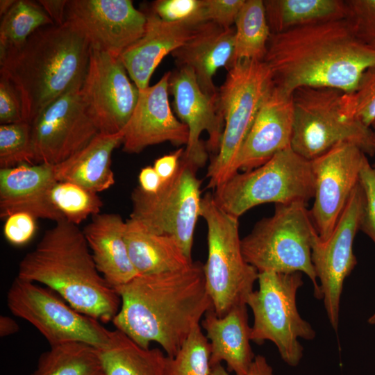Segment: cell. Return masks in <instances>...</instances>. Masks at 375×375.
Wrapping results in <instances>:
<instances>
[{
  "instance_id": "cell-1",
  "label": "cell",
  "mask_w": 375,
  "mask_h": 375,
  "mask_svg": "<svg viewBox=\"0 0 375 375\" xmlns=\"http://www.w3.org/2000/svg\"><path fill=\"white\" fill-rule=\"evenodd\" d=\"M263 61L288 93L319 87L351 94L375 65V48L357 38L345 18L335 19L272 33Z\"/></svg>"
},
{
  "instance_id": "cell-2",
  "label": "cell",
  "mask_w": 375,
  "mask_h": 375,
  "mask_svg": "<svg viewBox=\"0 0 375 375\" xmlns=\"http://www.w3.org/2000/svg\"><path fill=\"white\" fill-rule=\"evenodd\" d=\"M115 290L121 300L112 321L116 329L143 348L159 344L169 357L212 306L199 262L177 271L139 274Z\"/></svg>"
},
{
  "instance_id": "cell-3",
  "label": "cell",
  "mask_w": 375,
  "mask_h": 375,
  "mask_svg": "<svg viewBox=\"0 0 375 375\" xmlns=\"http://www.w3.org/2000/svg\"><path fill=\"white\" fill-rule=\"evenodd\" d=\"M17 276L42 283L78 312L112 322L121 300L98 271L83 231L65 220L47 230L19 264Z\"/></svg>"
},
{
  "instance_id": "cell-4",
  "label": "cell",
  "mask_w": 375,
  "mask_h": 375,
  "mask_svg": "<svg viewBox=\"0 0 375 375\" xmlns=\"http://www.w3.org/2000/svg\"><path fill=\"white\" fill-rule=\"evenodd\" d=\"M91 50L83 32L66 20L38 29L19 49L0 58V69L22 92L26 122L61 96L81 90Z\"/></svg>"
},
{
  "instance_id": "cell-5",
  "label": "cell",
  "mask_w": 375,
  "mask_h": 375,
  "mask_svg": "<svg viewBox=\"0 0 375 375\" xmlns=\"http://www.w3.org/2000/svg\"><path fill=\"white\" fill-rule=\"evenodd\" d=\"M316 232L307 203L276 204L272 216L258 221L241 239L242 254L258 273L305 274L312 283L315 297L322 299L311 259Z\"/></svg>"
},
{
  "instance_id": "cell-6",
  "label": "cell",
  "mask_w": 375,
  "mask_h": 375,
  "mask_svg": "<svg viewBox=\"0 0 375 375\" xmlns=\"http://www.w3.org/2000/svg\"><path fill=\"white\" fill-rule=\"evenodd\" d=\"M227 71L217 100L224 128L206 174L208 188L213 190L237 173L240 150L263 99L274 85L272 72L264 61L237 60Z\"/></svg>"
},
{
  "instance_id": "cell-7",
  "label": "cell",
  "mask_w": 375,
  "mask_h": 375,
  "mask_svg": "<svg viewBox=\"0 0 375 375\" xmlns=\"http://www.w3.org/2000/svg\"><path fill=\"white\" fill-rule=\"evenodd\" d=\"M200 217L207 226L208 257L203 265L206 286L215 312L222 317L233 308L247 304L258 272L243 256L238 218L220 208L212 194L202 197Z\"/></svg>"
},
{
  "instance_id": "cell-8",
  "label": "cell",
  "mask_w": 375,
  "mask_h": 375,
  "mask_svg": "<svg viewBox=\"0 0 375 375\" xmlns=\"http://www.w3.org/2000/svg\"><path fill=\"white\" fill-rule=\"evenodd\" d=\"M344 92L331 88L301 87L292 93L294 124L290 147L310 161L341 142L375 154L374 132L349 115Z\"/></svg>"
},
{
  "instance_id": "cell-9",
  "label": "cell",
  "mask_w": 375,
  "mask_h": 375,
  "mask_svg": "<svg viewBox=\"0 0 375 375\" xmlns=\"http://www.w3.org/2000/svg\"><path fill=\"white\" fill-rule=\"evenodd\" d=\"M314 195L311 161L291 147L253 169L237 172L212 193L217 205L238 218L258 205L307 203Z\"/></svg>"
},
{
  "instance_id": "cell-10",
  "label": "cell",
  "mask_w": 375,
  "mask_h": 375,
  "mask_svg": "<svg viewBox=\"0 0 375 375\" xmlns=\"http://www.w3.org/2000/svg\"><path fill=\"white\" fill-rule=\"evenodd\" d=\"M302 273H258V289L247 300L253 322L251 340L257 344L271 341L282 360L296 367L303 357L299 338L313 340L316 332L299 314L297 294L303 285Z\"/></svg>"
},
{
  "instance_id": "cell-11",
  "label": "cell",
  "mask_w": 375,
  "mask_h": 375,
  "mask_svg": "<svg viewBox=\"0 0 375 375\" xmlns=\"http://www.w3.org/2000/svg\"><path fill=\"white\" fill-rule=\"evenodd\" d=\"M197 169L181 158L175 174L158 192L147 193L138 186L131 195L129 218L151 232L172 237L191 259L202 199Z\"/></svg>"
},
{
  "instance_id": "cell-12",
  "label": "cell",
  "mask_w": 375,
  "mask_h": 375,
  "mask_svg": "<svg viewBox=\"0 0 375 375\" xmlns=\"http://www.w3.org/2000/svg\"><path fill=\"white\" fill-rule=\"evenodd\" d=\"M62 299L51 289L18 276L7 293V306L10 312L32 324L50 346L81 342L97 349L104 347L112 331Z\"/></svg>"
},
{
  "instance_id": "cell-13",
  "label": "cell",
  "mask_w": 375,
  "mask_h": 375,
  "mask_svg": "<svg viewBox=\"0 0 375 375\" xmlns=\"http://www.w3.org/2000/svg\"><path fill=\"white\" fill-rule=\"evenodd\" d=\"M363 207L364 195L358 183L329 238L322 240L316 232L312 239V262L327 317L335 331L339 326L344 282L357 263L353 244L360 227Z\"/></svg>"
},
{
  "instance_id": "cell-14",
  "label": "cell",
  "mask_w": 375,
  "mask_h": 375,
  "mask_svg": "<svg viewBox=\"0 0 375 375\" xmlns=\"http://www.w3.org/2000/svg\"><path fill=\"white\" fill-rule=\"evenodd\" d=\"M127 74L119 57L92 48L79 92L99 133L123 131L134 111L140 90Z\"/></svg>"
},
{
  "instance_id": "cell-15",
  "label": "cell",
  "mask_w": 375,
  "mask_h": 375,
  "mask_svg": "<svg viewBox=\"0 0 375 375\" xmlns=\"http://www.w3.org/2000/svg\"><path fill=\"white\" fill-rule=\"evenodd\" d=\"M79 91L73 90L54 100L30 123L37 164L61 163L99 133Z\"/></svg>"
},
{
  "instance_id": "cell-16",
  "label": "cell",
  "mask_w": 375,
  "mask_h": 375,
  "mask_svg": "<svg viewBox=\"0 0 375 375\" xmlns=\"http://www.w3.org/2000/svg\"><path fill=\"white\" fill-rule=\"evenodd\" d=\"M366 157L358 145L344 142L311 160L315 195L310 212L322 240H326L332 233L358 184Z\"/></svg>"
},
{
  "instance_id": "cell-17",
  "label": "cell",
  "mask_w": 375,
  "mask_h": 375,
  "mask_svg": "<svg viewBox=\"0 0 375 375\" xmlns=\"http://www.w3.org/2000/svg\"><path fill=\"white\" fill-rule=\"evenodd\" d=\"M169 91L177 115L188 128L182 158L197 169L202 167L208 159L206 149L217 153L224 128L217 99L202 91L194 72L188 67L171 72Z\"/></svg>"
},
{
  "instance_id": "cell-18",
  "label": "cell",
  "mask_w": 375,
  "mask_h": 375,
  "mask_svg": "<svg viewBox=\"0 0 375 375\" xmlns=\"http://www.w3.org/2000/svg\"><path fill=\"white\" fill-rule=\"evenodd\" d=\"M66 20L83 32L92 48L119 57L144 33L147 15L131 0H69Z\"/></svg>"
},
{
  "instance_id": "cell-19",
  "label": "cell",
  "mask_w": 375,
  "mask_h": 375,
  "mask_svg": "<svg viewBox=\"0 0 375 375\" xmlns=\"http://www.w3.org/2000/svg\"><path fill=\"white\" fill-rule=\"evenodd\" d=\"M170 75L167 72L153 85L139 90L136 106L123 131L124 152L139 153L147 147L165 142L187 144L188 126L174 116L169 105Z\"/></svg>"
},
{
  "instance_id": "cell-20",
  "label": "cell",
  "mask_w": 375,
  "mask_h": 375,
  "mask_svg": "<svg viewBox=\"0 0 375 375\" xmlns=\"http://www.w3.org/2000/svg\"><path fill=\"white\" fill-rule=\"evenodd\" d=\"M293 124L292 94L274 84L263 99L240 150L236 172L253 169L290 147Z\"/></svg>"
},
{
  "instance_id": "cell-21",
  "label": "cell",
  "mask_w": 375,
  "mask_h": 375,
  "mask_svg": "<svg viewBox=\"0 0 375 375\" xmlns=\"http://www.w3.org/2000/svg\"><path fill=\"white\" fill-rule=\"evenodd\" d=\"M57 181L55 166L24 164L0 169V217L24 212L36 219L64 220L53 207L50 192Z\"/></svg>"
},
{
  "instance_id": "cell-22",
  "label": "cell",
  "mask_w": 375,
  "mask_h": 375,
  "mask_svg": "<svg viewBox=\"0 0 375 375\" xmlns=\"http://www.w3.org/2000/svg\"><path fill=\"white\" fill-rule=\"evenodd\" d=\"M145 13L144 33L119 56L128 74L139 90L149 86L151 75L167 55L194 38L209 22L201 24L166 22L151 10Z\"/></svg>"
},
{
  "instance_id": "cell-23",
  "label": "cell",
  "mask_w": 375,
  "mask_h": 375,
  "mask_svg": "<svg viewBox=\"0 0 375 375\" xmlns=\"http://www.w3.org/2000/svg\"><path fill=\"white\" fill-rule=\"evenodd\" d=\"M235 28L209 22L194 38L172 53L177 67L192 69L202 91L217 99L213 76L221 67L233 65Z\"/></svg>"
},
{
  "instance_id": "cell-24",
  "label": "cell",
  "mask_w": 375,
  "mask_h": 375,
  "mask_svg": "<svg viewBox=\"0 0 375 375\" xmlns=\"http://www.w3.org/2000/svg\"><path fill=\"white\" fill-rule=\"evenodd\" d=\"M201 326L210 340L211 367L224 361L228 372L247 375L256 356L250 344L247 304L233 308L222 317L216 315L212 306Z\"/></svg>"
},
{
  "instance_id": "cell-25",
  "label": "cell",
  "mask_w": 375,
  "mask_h": 375,
  "mask_svg": "<svg viewBox=\"0 0 375 375\" xmlns=\"http://www.w3.org/2000/svg\"><path fill=\"white\" fill-rule=\"evenodd\" d=\"M125 228L119 215L99 213L83 230L98 271L114 289L139 275L130 258Z\"/></svg>"
},
{
  "instance_id": "cell-26",
  "label": "cell",
  "mask_w": 375,
  "mask_h": 375,
  "mask_svg": "<svg viewBox=\"0 0 375 375\" xmlns=\"http://www.w3.org/2000/svg\"><path fill=\"white\" fill-rule=\"evenodd\" d=\"M123 139V131L113 135L99 133L83 149L54 165L56 180L77 184L97 194L109 189L115 182L111 156Z\"/></svg>"
},
{
  "instance_id": "cell-27",
  "label": "cell",
  "mask_w": 375,
  "mask_h": 375,
  "mask_svg": "<svg viewBox=\"0 0 375 375\" xmlns=\"http://www.w3.org/2000/svg\"><path fill=\"white\" fill-rule=\"evenodd\" d=\"M124 238L139 274L177 271L193 263L174 238L151 232L130 218L126 221Z\"/></svg>"
},
{
  "instance_id": "cell-28",
  "label": "cell",
  "mask_w": 375,
  "mask_h": 375,
  "mask_svg": "<svg viewBox=\"0 0 375 375\" xmlns=\"http://www.w3.org/2000/svg\"><path fill=\"white\" fill-rule=\"evenodd\" d=\"M98 349L104 375H165L167 356L162 351L143 348L117 329Z\"/></svg>"
},
{
  "instance_id": "cell-29",
  "label": "cell",
  "mask_w": 375,
  "mask_h": 375,
  "mask_svg": "<svg viewBox=\"0 0 375 375\" xmlns=\"http://www.w3.org/2000/svg\"><path fill=\"white\" fill-rule=\"evenodd\" d=\"M267 20L272 33L335 19L345 18L342 0H266Z\"/></svg>"
},
{
  "instance_id": "cell-30",
  "label": "cell",
  "mask_w": 375,
  "mask_h": 375,
  "mask_svg": "<svg viewBox=\"0 0 375 375\" xmlns=\"http://www.w3.org/2000/svg\"><path fill=\"white\" fill-rule=\"evenodd\" d=\"M31 375H104L99 349L81 342L50 346Z\"/></svg>"
},
{
  "instance_id": "cell-31",
  "label": "cell",
  "mask_w": 375,
  "mask_h": 375,
  "mask_svg": "<svg viewBox=\"0 0 375 375\" xmlns=\"http://www.w3.org/2000/svg\"><path fill=\"white\" fill-rule=\"evenodd\" d=\"M235 26L234 62L240 60L263 61L272 34L264 1L245 0Z\"/></svg>"
},
{
  "instance_id": "cell-32",
  "label": "cell",
  "mask_w": 375,
  "mask_h": 375,
  "mask_svg": "<svg viewBox=\"0 0 375 375\" xmlns=\"http://www.w3.org/2000/svg\"><path fill=\"white\" fill-rule=\"evenodd\" d=\"M0 58L19 49L38 29L54 22L37 1L17 0L1 16Z\"/></svg>"
},
{
  "instance_id": "cell-33",
  "label": "cell",
  "mask_w": 375,
  "mask_h": 375,
  "mask_svg": "<svg viewBox=\"0 0 375 375\" xmlns=\"http://www.w3.org/2000/svg\"><path fill=\"white\" fill-rule=\"evenodd\" d=\"M50 198L62 219L77 226L88 217L99 214L103 206L97 193L70 182L57 181Z\"/></svg>"
},
{
  "instance_id": "cell-34",
  "label": "cell",
  "mask_w": 375,
  "mask_h": 375,
  "mask_svg": "<svg viewBox=\"0 0 375 375\" xmlns=\"http://www.w3.org/2000/svg\"><path fill=\"white\" fill-rule=\"evenodd\" d=\"M211 369L210 342L198 324L176 354L167 356L165 375H210Z\"/></svg>"
},
{
  "instance_id": "cell-35",
  "label": "cell",
  "mask_w": 375,
  "mask_h": 375,
  "mask_svg": "<svg viewBox=\"0 0 375 375\" xmlns=\"http://www.w3.org/2000/svg\"><path fill=\"white\" fill-rule=\"evenodd\" d=\"M24 164H37L30 123L1 124L0 169Z\"/></svg>"
},
{
  "instance_id": "cell-36",
  "label": "cell",
  "mask_w": 375,
  "mask_h": 375,
  "mask_svg": "<svg viewBox=\"0 0 375 375\" xmlns=\"http://www.w3.org/2000/svg\"><path fill=\"white\" fill-rule=\"evenodd\" d=\"M344 99L349 115L372 128L375 122V65L363 72L353 93L344 92Z\"/></svg>"
},
{
  "instance_id": "cell-37",
  "label": "cell",
  "mask_w": 375,
  "mask_h": 375,
  "mask_svg": "<svg viewBox=\"0 0 375 375\" xmlns=\"http://www.w3.org/2000/svg\"><path fill=\"white\" fill-rule=\"evenodd\" d=\"M166 22L201 24L206 18V0H157L151 10Z\"/></svg>"
},
{
  "instance_id": "cell-38",
  "label": "cell",
  "mask_w": 375,
  "mask_h": 375,
  "mask_svg": "<svg viewBox=\"0 0 375 375\" xmlns=\"http://www.w3.org/2000/svg\"><path fill=\"white\" fill-rule=\"evenodd\" d=\"M346 17L355 35L375 48V0H346Z\"/></svg>"
},
{
  "instance_id": "cell-39",
  "label": "cell",
  "mask_w": 375,
  "mask_h": 375,
  "mask_svg": "<svg viewBox=\"0 0 375 375\" xmlns=\"http://www.w3.org/2000/svg\"><path fill=\"white\" fill-rule=\"evenodd\" d=\"M22 122H26L22 92L8 72L0 69V123Z\"/></svg>"
},
{
  "instance_id": "cell-40",
  "label": "cell",
  "mask_w": 375,
  "mask_h": 375,
  "mask_svg": "<svg viewBox=\"0 0 375 375\" xmlns=\"http://www.w3.org/2000/svg\"><path fill=\"white\" fill-rule=\"evenodd\" d=\"M359 184L364 195V207L360 229L375 244V164L372 165L367 157L360 169Z\"/></svg>"
},
{
  "instance_id": "cell-41",
  "label": "cell",
  "mask_w": 375,
  "mask_h": 375,
  "mask_svg": "<svg viewBox=\"0 0 375 375\" xmlns=\"http://www.w3.org/2000/svg\"><path fill=\"white\" fill-rule=\"evenodd\" d=\"M36 219L31 214L24 212L10 215L6 219L3 228L6 240L15 246L27 244L36 231Z\"/></svg>"
},
{
  "instance_id": "cell-42",
  "label": "cell",
  "mask_w": 375,
  "mask_h": 375,
  "mask_svg": "<svg viewBox=\"0 0 375 375\" xmlns=\"http://www.w3.org/2000/svg\"><path fill=\"white\" fill-rule=\"evenodd\" d=\"M244 1L206 0V20L224 28L233 27Z\"/></svg>"
},
{
  "instance_id": "cell-43",
  "label": "cell",
  "mask_w": 375,
  "mask_h": 375,
  "mask_svg": "<svg viewBox=\"0 0 375 375\" xmlns=\"http://www.w3.org/2000/svg\"><path fill=\"white\" fill-rule=\"evenodd\" d=\"M184 151L185 148H179L175 151L164 155L155 160L153 167L162 183L168 181L175 174Z\"/></svg>"
},
{
  "instance_id": "cell-44",
  "label": "cell",
  "mask_w": 375,
  "mask_h": 375,
  "mask_svg": "<svg viewBox=\"0 0 375 375\" xmlns=\"http://www.w3.org/2000/svg\"><path fill=\"white\" fill-rule=\"evenodd\" d=\"M210 375H231L222 364L212 367ZM247 375H274L273 369L266 358L257 355L251 365Z\"/></svg>"
},
{
  "instance_id": "cell-45",
  "label": "cell",
  "mask_w": 375,
  "mask_h": 375,
  "mask_svg": "<svg viewBox=\"0 0 375 375\" xmlns=\"http://www.w3.org/2000/svg\"><path fill=\"white\" fill-rule=\"evenodd\" d=\"M139 187L145 192L155 193L159 190L162 182L153 166L143 167L138 175Z\"/></svg>"
},
{
  "instance_id": "cell-46",
  "label": "cell",
  "mask_w": 375,
  "mask_h": 375,
  "mask_svg": "<svg viewBox=\"0 0 375 375\" xmlns=\"http://www.w3.org/2000/svg\"><path fill=\"white\" fill-rule=\"evenodd\" d=\"M67 0H39L38 2L44 8L55 24L62 25L66 21Z\"/></svg>"
},
{
  "instance_id": "cell-47",
  "label": "cell",
  "mask_w": 375,
  "mask_h": 375,
  "mask_svg": "<svg viewBox=\"0 0 375 375\" xmlns=\"http://www.w3.org/2000/svg\"><path fill=\"white\" fill-rule=\"evenodd\" d=\"M19 329L17 323L10 317L1 315L0 317V335L6 337L16 333Z\"/></svg>"
},
{
  "instance_id": "cell-48",
  "label": "cell",
  "mask_w": 375,
  "mask_h": 375,
  "mask_svg": "<svg viewBox=\"0 0 375 375\" xmlns=\"http://www.w3.org/2000/svg\"><path fill=\"white\" fill-rule=\"evenodd\" d=\"M15 0H1L0 1V14L3 16L14 5Z\"/></svg>"
},
{
  "instance_id": "cell-49",
  "label": "cell",
  "mask_w": 375,
  "mask_h": 375,
  "mask_svg": "<svg viewBox=\"0 0 375 375\" xmlns=\"http://www.w3.org/2000/svg\"><path fill=\"white\" fill-rule=\"evenodd\" d=\"M368 323L372 325H375V311L374 313L369 317Z\"/></svg>"
},
{
  "instance_id": "cell-50",
  "label": "cell",
  "mask_w": 375,
  "mask_h": 375,
  "mask_svg": "<svg viewBox=\"0 0 375 375\" xmlns=\"http://www.w3.org/2000/svg\"><path fill=\"white\" fill-rule=\"evenodd\" d=\"M374 132V136H373V140H374V147L375 150V130H373Z\"/></svg>"
},
{
  "instance_id": "cell-51",
  "label": "cell",
  "mask_w": 375,
  "mask_h": 375,
  "mask_svg": "<svg viewBox=\"0 0 375 375\" xmlns=\"http://www.w3.org/2000/svg\"><path fill=\"white\" fill-rule=\"evenodd\" d=\"M372 130H375V122L372 126Z\"/></svg>"
}]
</instances>
